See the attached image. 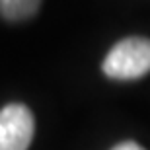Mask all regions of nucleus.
I'll use <instances>...</instances> for the list:
<instances>
[{
	"instance_id": "f257e3e1",
	"label": "nucleus",
	"mask_w": 150,
	"mask_h": 150,
	"mask_svg": "<svg viewBox=\"0 0 150 150\" xmlns=\"http://www.w3.org/2000/svg\"><path fill=\"white\" fill-rule=\"evenodd\" d=\"M101 70L113 80H137L150 72V39L127 37L113 45Z\"/></svg>"
},
{
	"instance_id": "20e7f679",
	"label": "nucleus",
	"mask_w": 150,
	"mask_h": 150,
	"mask_svg": "<svg viewBox=\"0 0 150 150\" xmlns=\"http://www.w3.org/2000/svg\"><path fill=\"white\" fill-rule=\"evenodd\" d=\"M111 150H144L142 146H139L137 142H121V144H117L115 148Z\"/></svg>"
},
{
	"instance_id": "f03ea898",
	"label": "nucleus",
	"mask_w": 150,
	"mask_h": 150,
	"mask_svg": "<svg viewBox=\"0 0 150 150\" xmlns=\"http://www.w3.org/2000/svg\"><path fill=\"white\" fill-rule=\"evenodd\" d=\"M35 133V119L23 103L0 109V150H28Z\"/></svg>"
},
{
	"instance_id": "7ed1b4c3",
	"label": "nucleus",
	"mask_w": 150,
	"mask_h": 150,
	"mask_svg": "<svg viewBox=\"0 0 150 150\" xmlns=\"http://www.w3.org/2000/svg\"><path fill=\"white\" fill-rule=\"evenodd\" d=\"M39 10V2L35 0H0V16L10 22L28 20Z\"/></svg>"
}]
</instances>
